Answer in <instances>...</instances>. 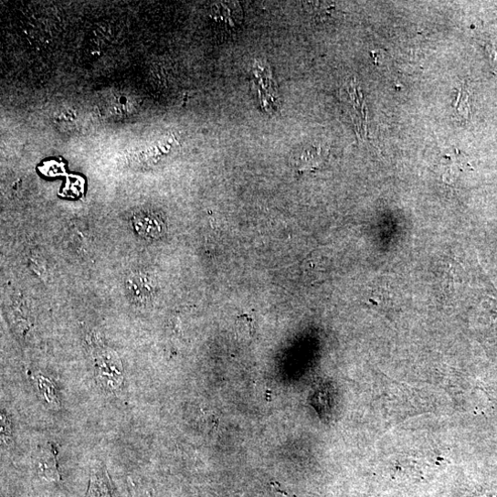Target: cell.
Listing matches in <instances>:
<instances>
[{
    "label": "cell",
    "mask_w": 497,
    "mask_h": 497,
    "mask_svg": "<svg viewBox=\"0 0 497 497\" xmlns=\"http://www.w3.org/2000/svg\"><path fill=\"white\" fill-rule=\"evenodd\" d=\"M128 289L133 299L139 301H146L152 299L155 285L151 277L140 273L129 280Z\"/></svg>",
    "instance_id": "cell-2"
},
{
    "label": "cell",
    "mask_w": 497,
    "mask_h": 497,
    "mask_svg": "<svg viewBox=\"0 0 497 497\" xmlns=\"http://www.w3.org/2000/svg\"><path fill=\"white\" fill-rule=\"evenodd\" d=\"M139 235L145 238H157L164 232V224L159 217L151 214H140L133 220Z\"/></svg>",
    "instance_id": "cell-3"
},
{
    "label": "cell",
    "mask_w": 497,
    "mask_h": 497,
    "mask_svg": "<svg viewBox=\"0 0 497 497\" xmlns=\"http://www.w3.org/2000/svg\"><path fill=\"white\" fill-rule=\"evenodd\" d=\"M464 497H495L492 492L486 491H477L467 494Z\"/></svg>",
    "instance_id": "cell-5"
},
{
    "label": "cell",
    "mask_w": 497,
    "mask_h": 497,
    "mask_svg": "<svg viewBox=\"0 0 497 497\" xmlns=\"http://www.w3.org/2000/svg\"><path fill=\"white\" fill-rule=\"evenodd\" d=\"M89 497H113V495L111 492V489L108 484V481L106 480H98V481L91 483L90 486V492L89 494ZM115 497V496H114Z\"/></svg>",
    "instance_id": "cell-4"
},
{
    "label": "cell",
    "mask_w": 497,
    "mask_h": 497,
    "mask_svg": "<svg viewBox=\"0 0 497 497\" xmlns=\"http://www.w3.org/2000/svg\"><path fill=\"white\" fill-rule=\"evenodd\" d=\"M98 369L101 379L108 380L110 386L111 383L115 387L119 386L122 381L121 363L119 359L111 353H104L98 358Z\"/></svg>",
    "instance_id": "cell-1"
}]
</instances>
